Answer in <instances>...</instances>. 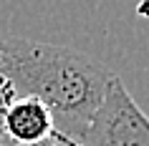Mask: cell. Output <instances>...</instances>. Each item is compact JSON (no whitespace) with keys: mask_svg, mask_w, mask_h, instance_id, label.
I'll use <instances>...</instances> for the list:
<instances>
[{"mask_svg":"<svg viewBox=\"0 0 149 146\" xmlns=\"http://www.w3.org/2000/svg\"><path fill=\"white\" fill-rule=\"evenodd\" d=\"M3 131L10 141L20 146H33L56 134V118L43 101L33 96H18L3 113Z\"/></svg>","mask_w":149,"mask_h":146,"instance_id":"cell-3","label":"cell"},{"mask_svg":"<svg viewBox=\"0 0 149 146\" xmlns=\"http://www.w3.org/2000/svg\"><path fill=\"white\" fill-rule=\"evenodd\" d=\"M53 138L61 146H149V116L116 76L79 138H63L58 134H53Z\"/></svg>","mask_w":149,"mask_h":146,"instance_id":"cell-2","label":"cell"},{"mask_svg":"<svg viewBox=\"0 0 149 146\" xmlns=\"http://www.w3.org/2000/svg\"><path fill=\"white\" fill-rule=\"evenodd\" d=\"M33 146H61V144H58V141H56V138L51 136L48 141H40V144H33Z\"/></svg>","mask_w":149,"mask_h":146,"instance_id":"cell-4","label":"cell"},{"mask_svg":"<svg viewBox=\"0 0 149 146\" xmlns=\"http://www.w3.org/2000/svg\"><path fill=\"white\" fill-rule=\"evenodd\" d=\"M0 73L20 96H33L51 108L56 134L63 138L84 134L116 78L81 51L28 38L0 40Z\"/></svg>","mask_w":149,"mask_h":146,"instance_id":"cell-1","label":"cell"}]
</instances>
